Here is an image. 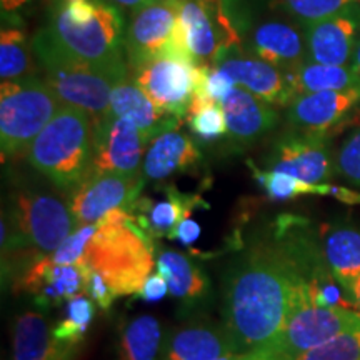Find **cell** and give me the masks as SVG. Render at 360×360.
<instances>
[{"instance_id": "6da1fadb", "label": "cell", "mask_w": 360, "mask_h": 360, "mask_svg": "<svg viewBox=\"0 0 360 360\" xmlns=\"http://www.w3.org/2000/svg\"><path fill=\"white\" fill-rule=\"evenodd\" d=\"M307 304V282L276 236L255 244L232 269L225 285L224 326L238 352L277 349L290 315Z\"/></svg>"}, {"instance_id": "7a4b0ae2", "label": "cell", "mask_w": 360, "mask_h": 360, "mask_svg": "<svg viewBox=\"0 0 360 360\" xmlns=\"http://www.w3.org/2000/svg\"><path fill=\"white\" fill-rule=\"evenodd\" d=\"M47 32L62 47L105 69L130 72L124 13L109 0H52Z\"/></svg>"}, {"instance_id": "3957f363", "label": "cell", "mask_w": 360, "mask_h": 360, "mask_svg": "<svg viewBox=\"0 0 360 360\" xmlns=\"http://www.w3.org/2000/svg\"><path fill=\"white\" fill-rule=\"evenodd\" d=\"M155 244L142 231L134 214L114 210L97 222L82 262L105 278L117 297L134 295L141 290L157 260Z\"/></svg>"}, {"instance_id": "277c9868", "label": "cell", "mask_w": 360, "mask_h": 360, "mask_svg": "<svg viewBox=\"0 0 360 360\" xmlns=\"http://www.w3.org/2000/svg\"><path fill=\"white\" fill-rule=\"evenodd\" d=\"M34 56L44 72V80L64 105L87 112L94 120L105 115L115 85L129 80L130 72L90 64L62 47L47 29L32 39Z\"/></svg>"}, {"instance_id": "5b68a950", "label": "cell", "mask_w": 360, "mask_h": 360, "mask_svg": "<svg viewBox=\"0 0 360 360\" xmlns=\"http://www.w3.org/2000/svg\"><path fill=\"white\" fill-rule=\"evenodd\" d=\"M94 119L64 105L45 125L27 152L32 167L62 191H74L92 170Z\"/></svg>"}, {"instance_id": "8992f818", "label": "cell", "mask_w": 360, "mask_h": 360, "mask_svg": "<svg viewBox=\"0 0 360 360\" xmlns=\"http://www.w3.org/2000/svg\"><path fill=\"white\" fill-rule=\"evenodd\" d=\"M64 107L44 79L30 75L0 85V147L4 159L27 155L58 110Z\"/></svg>"}, {"instance_id": "52a82bcc", "label": "cell", "mask_w": 360, "mask_h": 360, "mask_svg": "<svg viewBox=\"0 0 360 360\" xmlns=\"http://www.w3.org/2000/svg\"><path fill=\"white\" fill-rule=\"evenodd\" d=\"M6 217L13 232L42 255H51L80 227L69 204L51 193L27 188L13 193Z\"/></svg>"}, {"instance_id": "ba28073f", "label": "cell", "mask_w": 360, "mask_h": 360, "mask_svg": "<svg viewBox=\"0 0 360 360\" xmlns=\"http://www.w3.org/2000/svg\"><path fill=\"white\" fill-rule=\"evenodd\" d=\"M146 184L143 175L117 172H90L79 187L70 192L69 204L79 225H94L114 210L132 214Z\"/></svg>"}, {"instance_id": "9c48e42d", "label": "cell", "mask_w": 360, "mask_h": 360, "mask_svg": "<svg viewBox=\"0 0 360 360\" xmlns=\"http://www.w3.org/2000/svg\"><path fill=\"white\" fill-rule=\"evenodd\" d=\"M94 157L90 172L141 175L148 139L130 120L107 112L94 120Z\"/></svg>"}, {"instance_id": "30bf717a", "label": "cell", "mask_w": 360, "mask_h": 360, "mask_svg": "<svg viewBox=\"0 0 360 360\" xmlns=\"http://www.w3.org/2000/svg\"><path fill=\"white\" fill-rule=\"evenodd\" d=\"M265 169L294 175L307 184H327L335 175L328 135L292 130L274 143Z\"/></svg>"}, {"instance_id": "8fae6325", "label": "cell", "mask_w": 360, "mask_h": 360, "mask_svg": "<svg viewBox=\"0 0 360 360\" xmlns=\"http://www.w3.org/2000/svg\"><path fill=\"white\" fill-rule=\"evenodd\" d=\"M130 79L159 109L182 119L195 97L199 65L175 58H155L132 70Z\"/></svg>"}, {"instance_id": "7c38bea8", "label": "cell", "mask_w": 360, "mask_h": 360, "mask_svg": "<svg viewBox=\"0 0 360 360\" xmlns=\"http://www.w3.org/2000/svg\"><path fill=\"white\" fill-rule=\"evenodd\" d=\"M177 20L179 0H159L130 13L125 29V57L130 72L165 56Z\"/></svg>"}, {"instance_id": "4fadbf2b", "label": "cell", "mask_w": 360, "mask_h": 360, "mask_svg": "<svg viewBox=\"0 0 360 360\" xmlns=\"http://www.w3.org/2000/svg\"><path fill=\"white\" fill-rule=\"evenodd\" d=\"M359 321L360 315L355 310L307 304L290 315L277 350L283 360H295L307 350L334 339Z\"/></svg>"}, {"instance_id": "5bb4252c", "label": "cell", "mask_w": 360, "mask_h": 360, "mask_svg": "<svg viewBox=\"0 0 360 360\" xmlns=\"http://www.w3.org/2000/svg\"><path fill=\"white\" fill-rule=\"evenodd\" d=\"M85 283L77 265H60L42 255L13 281V292L29 295L39 307L52 309L85 294Z\"/></svg>"}, {"instance_id": "9a60e30c", "label": "cell", "mask_w": 360, "mask_h": 360, "mask_svg": "<svg viewBox=\"0 0 360 360\" xmlns=\"http://www.w3.org/2000/svg\"><path fill=\"white\" fill-rule=\"evenodd\" d=\"M307 60L347 65L360 40V4H352L326 20L304 27Z\"/></svg>"}, {"instance_id": "2e32d148", "label": "cell", "mask_w": 360, "mask_h": 360, "mask_svg": "<svg viewBox=\"0 0 360 360\" xmlns=\"http://www.w3.org/2000/svg\"><path fill=\"white\" fill-rule=\"evenodd\" d=\"M214 67L227 74L237 87L247 90L270 105L287 107L294 101L285 72L249 53L245 56L240 47L220 52L215 58Z\"/></svg>"}, {"instance_id": "e0dca14e", "label": "cell", "mask_w": 360, "mask_h": 360, "mask_svg": "<svg viewBox=\"0 0 360 360\" xmlns=\"http://www.w3.org/2000/svg\"><path fill=\"white\" fill-rule=\"evenodd\" d=\"M359 103L360 84L347 90L304 94L287 105V124L299 132L328 135L349 119Z\"/></svg>"}, {"instance_id": "ac0fdd59", "label": "cell", "mask_w": 360, "mask_h": 360, "mask_svg": "<svg viewBox=\"0 0 360 360\" xmlns=\"http://www.w3.org/2000/svg\"><path fill=\"white\" fill-rule=\"evenodd\" d=\"M249 56L260 58L282 72H289L307 60L305 34L283 22H262L247 40Z\"/></svg>"}, {"instance_id": "d6986e66", "label": "cell", "mask_w": 360, "mask_h": 360, "mask_svg": "<svg viewBox=\"0 0 360 360\" xmlns=\"http://www.w3.org/2000/svg\"><path fill=\"white\" fill-rule=\"evenodd\" d=\"M222 109L227 122V137L236 146L257 142L281 122V115L270 107V103L260 101L240 87L225 98Z\"/></svg>"}, {"instance_id": "ffe728a7", "label": "cell", "mask_w": 360, "mask_h": 360, "mask_svg": "<svg viewBox=\"0 0 360 360\" xmlns=\"http://www.w3.org/2000/svg\"><path fill=\"white\" fill-rule=\"evenodd\" d=\"M165 193V199L159 202H152L147 197H141L134 205V217L141 225L142 231L150 238L167 237L174 232V229L182 222L184 219L191 217L192 210L197 207L207 209L209 204L195 193L180 192L177 187L165 186L162 187Z\"/></svg>"}, {"instance_id": "44dd1931", "label": "cell", "mask_w": 360, "mask_h": 360, "mask_svg": "<svg viewBox=\"0 0 360 360\" xmlns=\"http://www.w3.org/2000/svg\"><path fill=\"white\" fill-rule=\"evenodd\" d=\"M109 112L112 115L134 122L142 130L148 142L170 130H177L180 124L179 117L159 109L147 97V94L132 82V79L115 85L112 90Z\"/></svg>"}, {"instance_id": "7402d4cb", "label": "cell", "mask_w": 360, "mask_h": 360, "mask_svg": "<svg viewBox=\"0 0 360 360\" xmlns=\"http://www.w3.org/2000/svg\"><path fill=\"white\" fill-rule=\"evenodd\" d=\"M202 162V152L187 134L170 130L148 143L142 164L146 180H165L175 174L195 169Z\"/></svg>"}, {"instance_id": "603a6c76", "label": "cell", "mask_w": 360, "mask_h": 360, "mask_svg": "<svg viewBox=\"0 0 360 360\" xmlns=\"http://www.w3.org/2000/svg\"><path fill=\"white\" fill-rule=\"evenodd\" d=\"M74 350L56 339L42 314L27 310L13 321V360H72Z\"/></svg>"}, {"instance_id": "cb8c5ba5", "label": "cell", "mask_w": 360, "mask_h": 360, "mask_svg": "<svg viewBox=\"0 0 360 360\" xmlns=\"http://www.w3.org/2000/svg\"><path fill=\"white\" fill-rule=\"evenodd\" d=\"M237 352L236 340L225 326L195 323L177 328L169 337L165 360H215Z\"/></svg>"}, {"instance_id": "d4e9b609", "label": "cell", "mask_w": 360, "mask_h": 360, "mask_svg": "<svg viewBox=\"0 0 360 360\" xmlns=\"http://www.w3.org/2000/svg\"><path fill=\"white\" fill-rule=\"evenodd\" d=\"M319 244L330 272L347 292L360 277V229L344 224L323 225Z\"/></svg>"}, {"instance_id": "484cf974", "label": "cell", "mask_w": 360, "mask_h": 360, "mask_svg": "<svg viewBox=\"0 0 360 360\" xmlns=\"http://www.w3.org/2000/svg\"><path fill=\"white\" fill-rule=\"evenodd\" d=\"M285 79L294 98L304 94L347 90L360 84L352 67L326 65L312 60H305L295 69L285 72Z\"/></svg>"}, {"instance_id": "4316f807", "label": "cell", "mask_w": 360, "mask_h": 360, "mask_svg": "<svg viewBox=\"0 0 360 360\" xmlns=\"http://www.w3.org/2000/svg\"><path fill=\"white\" fill-rule=\"evenodd\" d=\"M157 272L164 276L169 294L179 300H197L205 295L209 281L204 272L187 257L175 250H164L157 257Z\"/></svg>"}, {"instance_id": "83f0119b", "label": "cell", "mask_w": 360, "mask_h": 360, "mask_svg": "<svg viewBox=\"0 0 360 360\" xmlns=\"http://www.w3.org/2000/svg\"><path fill=\"white\" fill-rule=\"evenodd\" d=\"M34 47L29 42L25 30L20 27V20L12 24L11 19L7 24L4 22L0 32V79L6 80L25 79L30 75H37L32 57Z\"/></svg>"}, {"instance_id": "f1b7e54d", "label": "cell", "mask_w": 360, "mask_h": 360, "mask_svg": "<svg viewBox=\"0 0 360 360\" xmlns=\"http://www.w3.org/2000/svg\"><path fill=\"white\" fill-rule=\"evenodd\" d=\"M162 328L154 315H139L120 332V360H157L160 350Z\"/></svg>"}, {"instance_id": "f546056e", "label": "cell", "mask_w": 360, "mask_h": 360, "mask_svg": "<svg viewBox=\"0 0 360 360\" xmlns=\"http://www.w3.org/2000/svg\"><path fill=\"white\" fill-rule=\"evenodd\" d=\"M96 302L87 295H77L65 305L64 319L53 327V335L70 349H79L96 319Z\"/></svg>"}, {"instance_id": "4dcf8cb0", "label": "cell", "mask_w": 360, "mask_h": 360, "mask_svg": "<svg viewBox=\"0 0 360 360\" xmlns=\"http://www.w3.org/2000/svg\"><path fill=\"white\" fill-rule=\"evenodd\" d=\"M254 175L255 182L264 188L270 200H295L304 195H321V184L314 186L304 180L294 177V175L274 172V170H262L252 160H247Z\"/></svg>"}, {"instance_id": "1f68e13d", "label": "cell", "mask_w": 360, "mask_h": 360, "mask_svg": "<svg viewBox=\"0 0 360 360\" xmlns=\"http://www.w3.org/2000/svg\"><path fill=\"white\" fill-rule=\"evenodd\" d=\"M191 132L204 142H215L227 135V122L222 103L193 98L187 112Z\"/></svg>"}, {"instance_id": "d6a6232c", "label": "cell", "mask_w": 360, "mask_h": 360, "mask_svg": "<svg viewBox=\"0 0 360 360\" xmlns=\"http://www.w3.org/2000/svg\"><path fill=\"white\" fill-rule=\"evenodd\" d=\"M295 360H360V321Z\"/></svg>"}, {"instance_id": "836d02e7", "label": "cell", "mask_w": 360, "mask_h": 360, "mask_svg": "<svg viewBox=\"0 0 360 360\" xmlns=\"http://www.w3.org/2000/svg\"><path fill=\"white\" fill-rule=\"evenodd\" d=\"M355 2L357 0H278V6L300 25L307 27L335 15Z\"/></svg>"}, {"instance_id": "e575fe53", "label": "cell", "mask_w": 360, "mask_h": 360, "mask_svg": "<svg viewBox=\"0 0 360 360\" xmlns=\"http://www.w3.org/2000/svg\"><path fill=\"white\" fill-rule=\"evenodd\" d=\"M335 174L345 182L360 186V129L350 132L335 155Z\"/></svg>"}, {"instance_id": "d590c367", "label": "cell", "mask_w": 360, "mask_h": 360, "mask_svg": "<svg viewBox=\"0 0 360 360\" xmlns=\"http://www.w3.org/2000/svg\"><path fill=\"white\" fill-rule=\"evenodd\" d=\"M97 231V224L94 225H80L75 232H72L69 237L52 252L51 257L56 264L60 265H75L85 255L90 238Z\"/></svg>"}, {"instance_id": "8d00e7d4", "label": "cell", "mask_w": 360, "mask_h": 360, "mask_svg": "<svg viewBox=\"0 0 360 360\" xmlns=\"http://www.w3.org/2000/svg\"><path fill=\"white\" fill-rule=\"evenodd\" d=\"M85 264V262H84ZM85 294H87L94 302L97 304V307L102 310H109L117 299L114 290L110 289V285L107 283L105 278H103L97 270L89 269L87 276V283H85Z\"/></svg>"}, {"instance_id": "74e56055", "label": "cell", "mask_w": 360, "mask_h": 360, "mask_svg": "<svg viewBox=\"0 0 360 360\" xmlns=\"http://www.w3.org/2000/svg\"><path fill=\"white\" fill-rule=\"evenodd\" d=\"M169 294V285L164 276H160L159 272L150 274L147 277V281L142 283L141 290L137 292L139 299L146 300V302H159Z\"/></svg>"}, {"instance_id": "f35d334b", "label": "cell", "mask_w": 360, "mask_h": 360, "mask_svg": "<svg viewBox=\"0 0 360 360\" xmlns=\"http://www.w3.org/2000/svg\"><path fill=\"white\" fill-rule=\"evenodd\" d=\"M200 232L202 231H200L199 222H195L193 219L187 217L174 229V232L169 236V240H177L182 245H192L199 240Z\"/></svg>"}, {"instance_id": "ab89813d", "label": "cell", "mask_w": 360, "mask_h": 360, "mask_svg": "<svg viewBox=\"0 0 360 360\" xmlns=\"http://www.w3.org/2000/svg\"><path fill=\"white\" fill-rule=\"evenodd\" d=\"M321 195L332 197V199L342 202L347 205H360V192L354 188L332 186V184H321Z\"/></svg>"}, {"instance_id": "60d3db41", "label": "cell", "mask_w": 360, "mask_h": 360, "mask_svg": "<svg viewBox=\"0 0 360 360\" xmlns=\"http://www.w3.org/2000/svg\"><path fill=\"white\" fill-rule=\"evenodd\" d=\"M242 360H283V357L278 354L277 349H260L244 352Z\"/></svg>"}, {"instance_id": "b9f144b4", "label": "cell", "mask_w": 360, "mask_h": 360, "mask_svg": "<svg viewBox=\"0 0 360 360\" xmlns=\"http://www.w3.org/2000/svg\"><path fill=\"white\" fill-rule=\"evenodd\" d=\"M109 2L114 4L120 8V11H129L130 13L139 11V8H143L150 4L159 2V0H109Z\"/></svg>"}, {"instance_id": "7bdbcfd3", "label": "cell", "mask_w": 360, "mask_h": 360, "mask_svg": "<svg viewBox=\"0 0 360 360\" xmlns=\"http://www.w3.org/2000/svg\"><path fill=\"white\" fill-rule=\"evenodd\" d=\"M347 294H349L350 302H352L354 310L360 315V277H357V278H355V281L352 282V285L349 287Z\"/></svg>"}, {"instance_id": "ee69618b", "label": "cell", "mask_w": 360, "mask_h": 360, "mask_svg": "<svg viewBox=\"0 0 360 360\" xmlns=\"http://www.w3.org/2000/svg\"><path fill=\"white\" fill-rule=\"evenodd\" d=\"M29 2L32 0H0V6H2V13H15Z\"/></svg>"}, {"instance_id": "f6af8a7d", "label": "cell", "mask_w": 360, "mask_h": 360, "mask_svg": "<svg viewBox=\"0 0 360 360\" xmlns=\"http://www.w3.org/2000/svg\"><path fill=\"white\" fill-rule=\"evenodd\" d=\"M350 67H352L355 74H357V77L360 80V40L357 44V47H355V52L352 56V62H350Z\"/></svg>"}]
</instances>
